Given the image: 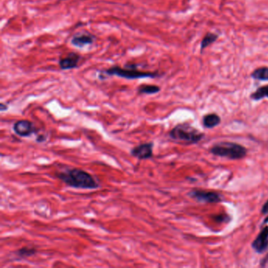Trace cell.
Returning a JSON list of instances; mask_svg holds the SVG:
<instances>
[{"label": "cell", "instance_id": "cell-11", "mask_svg": "<svg viewBox=\"0 0 268 268\" xmlns=\"http://www.w3.org/2000/svg\"><path fill=\"white\" fill-rule=\"evenodd\" d=\"M221 122L219 116L215 114H208L203 118V124L206 128H213Z\"/></svg>", "mask_w": 268, "mask_h": 268}, {"label": "cell", "instance_id": "cell-1", "mask_svg": "<svg viewBox=\"0 0 268 268\" xmlns=\"http://www.w3.org/2000/svg\"><path fill=\"white\" fill-rule=\"evenodd\" d=\"M56 177L69 187L83 190H96L100 187L99 182L94 176L77 168L58 172Z\"/></svg>", "mask_w": 268, "mask_h": 268}, {"label": "cell", "instance_id": "cell-21", "mask_svg": "<svg viewBox=\"0 0 268 268\" xmlns=\"http://www.w3.org/2000/svg\"><path fill=\"white\" fill-rule=\"evenodd\" d=\"M268 223V217L266 218V219H265V223Z\"/></svg>", "mask_w": 268, "mask_h": 268}, {"label": "cell", "instance_id": "cell-16", "mask_svg": "<svg viewBox=\"0 0 268 268\" xmlns=\"http://www.w3.org/2000/svg\"><path fill=\"white\" fill-rule=\"evenodd\" d=\"M250 98L254 101H259L263 98H268V85L259 88L256 91L251 94Z\"/></svg>", "mask_w": 268, "mask_h": 268}, {"label": "cell", "instance_id": "cell-7", "mask_svg": "<svg viewBox=\"0 0 268 268\" xmlns=\"http://www.w3.org/2000/svg\"><path fill=\"white\" fill-rule=\"evenodd\" d=\"M153 142L149 143H142L139 145L134 147L130 151L132 157L139 159V161L148 160L153 157Z\"/></svg>", "mask_w": 268, "mask_h": 268}, {"label": "cell", "instance_id": "cell-12", "mask_svg": "<svg viewBox=\"0 0 268 268\" xmlns=\"http://www.w3.org/2000/svg\"><path fill=\"white\" fill-rule=\"evenodd\" d=\"M37 250L34 247L24 246L16 251L15 254L18 258L26 259L36 254Z\"/></svg>", "mask_w": 268, "mask_h": 268}, {"label": "cell", "instance_id": "cell-20", "mask_svg": "<svg viewBox=\"0 0 268 268\" xmlns=\"http://www.w3.org/2000/svg\"><path fill=\"white\" fill-rule=\"evenodd\" d=\"M8 108H9V106H8L7 104L4 103V102L0 104V110H1V112L6 111L8 110Z\"/></svg>", "mask_w": 268, "mask_h": 268}, {"label": "cell", "instance_id": "cell-9", "mask_svg": "<svg viewBox=\"0 0 268 268\" xmlns=\"http://www.w3.org/2000/svg\"><path fill=\"white\" fill-rule=\"evenodd\" d=\"M95 35L90 32H78L75 34L72 39H71V43L75 47L82 48V47H86V46L92 45L94 42L95 41Z\"/></svg>", "mask_w": 268, "mask_h": 268}, {"label": "cell", "instance_id": "cell-6", "mask_svg": "<svg viewBox=\"0 0 268 268\" xmlns=\"http://www.w3.org/2000/svg\"><path fill=\"white\" fill-rule=\"evenodd\" d=\"M13 130L16 135L22 138L30 137L37 132L34 123L28 119H20L16 121L13 125Z\"/></svg>", "mask_w": 268, "mask_h": 268}, {"label": "cell", "instance_id": "cell-8", "mask_svg": "<svg viewBox=\"0 0 268 268\" xmlns=\"http://www.w3.org/2000/svg\"><path fill=\"white\" fill-rule=\"evenodd\" d=\"M81 56L76 52H70L64 58L59 59V65L61 70H70L78 67Z\"/></svg>", "mask_w": 268, "mask_h": 268}, {"label": "cell", "instance_id": "cell-5", "mask_svg": "<svg viewBox=\"0 0 268 268\" xmlns=\"http://www.w3.org/2000/svg\"><path fill=\"white\" fill-rule=\"evenodd\" d=\"M190 198L203 203H219L222 202L223 196L219 193L208 190H193L189 192Z\"/></svg>", "mask_w": 268, "mask_h": 268}, {"label": "cell", "instance_id": "cell-15", "mask_svg": "<svg viewBox=\"0 0 268 268\" xmlns=\"http://www.w3.org/2000/svg\"><path fill=\"white\" fill-rule=\"evenodd\" d=\"M218 39V35L216 34L212 33V32H208L205 37L202 39V43H201V51H203L204 49H206L208 47H209L212 43H215Z\"/></svg>", "mask_w": 268, "mask_h": 268}, {"label": "cell", "instance_id": "cell-18", "mask_svg": "<svg viewBox=\"0 0 268 268\" xmlns=\"http://www.w3.org/2000/svg\"><path fill=\"white\" fill-rule=\"evenodd\" d=\"M47 135H39L36 137L35 141L37 142V143H43V142H45L47 140Z\"/></svg>", "mask_w": 268, "mask_h": 268}, {"label": "cell", "instance_id": "cell-4", "mask_svg": "<svg viewBox=\"0 0 268 268\" xmlns=\"http://www.w3.org/2000/svg\"><path fill=\"white\" fill-rule=\"evenodd\" d=\"M210 152L215 156L227 157L231 160H239L245 157L247 149L245 147L238 143L221 142L211 147Z\"/></svg>", "mask_w": 268, "mask_h": 268}, {"label": "cell", "instance_id": "cell-2", "mask_svg": "<svg viewBox=\"0 0 268 268\" xmlns=\"http://www.w3.org/2000/svg\"><path fill=\"white\" fill-rule=\"evenodd\" d=\"M137 65H127L124 68L114 65L109 69L103 70L98 75L100 80H105L109 77H120V78L127 79V80H136V79L145 78H157L161 77L157 72H144V71L138 70Z\"/></svg>", "mask_w": 268, "mask_h": 268}, {"label": "cell", "instance_id": "cell-14", "mask_svg": "<svg viewBox=\"0 0 268 268\" xmlns=\"http://www.w3.org/2000/svg\"><path fill=\"white\" fill-rule=\"evenodd\" d=\"M251 77L257 81H268V67H261L255 69Z\"/></svg>", "mask_w": 268, "mask_h": 268}, {"label": "cell", "instance_id": "cell-17", "mask_svg": "<svg viewBox=\"0 0 268 268\" xmlns=\"http://www.w3.org/2000/svg\"><path fill=\"white\" fill-rule=\"evenodd\" d=\"M228 216L227 215H216L215 216V219L217 222H219V223H222V222L225 221V219H228Z\"/></svg>", "mask_w": 268, "mask_h": 268}, {"label": "cell", "instance_id": "cell-19", "mask_svg": "<svg viewBox=\"0 0 268 268\" xmlns=\"http://www.w3.org/2000/svg\"><path fill=\"white\" fill-rule=\"evenodd\" d=\"M261 212L262 214H268V201L263 206L262 209H261Z\"/></svg>", "mask_w": 268, "mask_h": 268}, {"label": "cell", "instance_id": "cell-13", "mask_svg": "<svg viewBox=\"0 0 268 268\" xmlns=\"http://www.w3.org/2000/svg\"><path fill=\"white\" fill-rule=\"evenodd\" d=\"M139 94H155L160 92L161 88L157 85H143L138 88Z\"/></svg>", "mask_w": 268, "mask_h": 268}, {"label": "cell", "instance_id": "cell-10", "mask_svg": "<svg viewBox=\"0 0 268 268\" xmlns=\"http://www.w3.org/2000/svg\"><path fill=\"white\" fill-rule=\"evenodd\" d=\"M252 247L257 253H265L268 248V226L264 227L257 238L252 244Z\"/></svg>", "mask_w": 268, "mask_h": 268}, {"label": "cell", "instance_id": "cell-3", "mask_svg": "<svg viewBox=\"0 0 268 268\" xmlns=\"http://www.w3.org/2000/svg\"><path fill=\"white\" fill-rule=\"evenodd\" d=\"M204 134L189 123H179L169 132L173 141L183 144H195L203 139Z\"/></svg>", "mask_w": 268, "mask_h": 268}]
</instances>
